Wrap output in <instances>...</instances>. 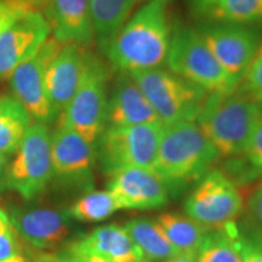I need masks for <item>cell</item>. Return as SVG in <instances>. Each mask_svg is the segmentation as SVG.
Masks as SVG:
<instances>
[{
    "instance_id": "obj_1",
    "label": "cell",
    "mask_w": 262,
    "mask_h": 262,
    "mask_svg": "<svg viewBox=\"0 0 262 262\" xmlns=\"http://www.w3.org/2000/svg\"><path fill=\"white\" fill-rule=\"evenodd\" d=\"M171 33L168 0H149L130 16L104 55L118 72L162 68L168 61Z\"/></svg>"
},
{
    "instance_id": "obj_2",
    "label": "cell",
    "mask_w": 262,
    "mask_h": 262,
    "mask_svg": "<svg viewBox=\"0 0 262 262\" xmlns=\"http://www.w3.org/2000/svg\"><path fill=\"white\" fill-rule=\"evenodd\" d=\"M220 158V153L194 122L164 125L152 170L166 188L180 192L199 181Z\"/></svg>"
},
{
    "instance_id": "obj_3",
    "label": "cell",
    "mask_w": 262,
    "mask_h": 262,
    "mask_svg": "<svg viewBox=\"0 0 262 262\" xmlns=\"http://www.w3.org/2000/svg\"><path fill=\"white\" fill-rule=\"evenodd\" d=\"M262 118V102L237 89L229 94H209L198 125L220 156L244 155Z\"/></svg>"
},
{
    "instance_id": "obj_4",
    "label": "cell",
    "mask_w": 262,
    "mask_h": 262,
    "mask_svg": "<svg viewBox=\"0 0 262 262\" xmlns=\"http://www.w3.org/2000/svg\"><path fill=\"white\" fill-rule=\"evenodd\" d=\"M108 66L89 50L79 88L60 114V125L75 131L95 146L107 127Z\"/></svg>"
},
{
    "instance_id": "obj_5",
    "label": "cell",
    "mask_w": 262,
    "mask_h": 262,
    "mask_svg": "<svg viewBox=\"0 0 262 262\" xmlns=\"http://www.w3.org/2000/svg\"><path fill=\"white\" fill-rule=\"evenodd\" d=\"M166 64L172 73L209 94H229L238 89L194 27L178 26L172 29Z\"/></svg>"
},
{
    "instance_id": "obj_6",
    "label": "cell",
    "mask_w": 262,
    "mask_h": 262,
    "mask_svg": "<svg viewBox=\"0 0 262 262\" xmlns=\"http://www.w3.org/2000/svg\"><path fill=\"white\" fill-rule=\"evenodd\" d=\"M163 125L195 122L209 93L164 68L131 72Z\"/></svg>"
},
{
    "instance_id": "obj_7",
    "label": "cell",
    "mask_w": 262,
    "mask_h": 262,
    "mask_svg": "<svg viewBox=\"0 0 262 262\" xmlns=\"http://www.w3.org/2000/svg\"><path fill=\"white\" fill-rule=\"evenodd\" d=\"M163 127L162 123L107 126L95 143L101 168L108 175L129 168L152 170Z\"/></svg>"
},
{
    "instance_id": "obj_8",
    "label": "cell",
    "mask_w": 262,
    "mask_h": 262,
    "mask_svg": "<svg viewBox=\"0 0 262 262\" xmlns=\"http://www.w3.org/2000/svg\"><path fill=\"white\" fill-rule=\"evenodd\" d=\"M14 155L6 166L3 187L17 192L25 199L41 194L54 176L51 134L47 124L33 123Z\"/></svg>"
},
{
    "instance_id": "obj_9",
    "label": "cell",
    "mask_w": 262,
    "mask_h": 262,
    "mask_svg": "<svg viewBox=\"0 0 262 262\" xmlns=\"http://www.w3.org/2000/svg\"><path fill=\"white\" fill-rule=\"evenodd\" d=\"M242 209L243 199L234 182L217 169L199 180L185 204L187 216L210 229L234 222Z\"/></svg>"
},
{
    "instance_id": "obj_10",
    "label": "cell",
    "mask_w": 262,
    "mask_h": 262,
    "mask_svg": "<svg viewBox=\"0 0 262 262\" xmlns=\"http://www.w3.org/2000/svg\"><path fill=\"white\" fill-rule=\"evenodd\" d=\"M195 28L239 86L262 41L260 33L250 26L216 22H203Z\"/></svg>"
},
{
    "instance_id": "obj_11",
    "label": "cell",
    "mask_w": 262,
    "mask_h": 262,
    "mask_svg": "<svg viewBox=\"0 0 262 262\" xmlns=\"http://www.w3.org/2000/svg\"><path fill=\"white\" fill-rule=\"evenodd\" d=\"M62 47L57 39L48 38L37 54L19 64L9 78L12 96L38 123L49 124L57 118L45 91V72Z\"/></svg>"
},
{
    "instance_id": "obj_12",
    "label": "cell",
    "mask_w": 262,
    "mask_h": 262,
    "mask_svg": "<svg viewBox=\"0 0 262 262\" xmlns=\"http://www.w3.org/2000/svg\"><path fill=\"white\" fill-rule=\"evenodd\" d=\"M50 33L42 12H28L11 22L0 34V81L9 79L19 64L34 56Z\"/></svg>"
},
{
    "instance_id": "obj_13",
    "label": "cell",
    "mask_w": 262,
    "mask_h": 262,
    "mask_svg": "<svg viewBox=\"0 0 262 262\" xmlns=\"http://www.w3.org/2000/svg\"><path fill=\"white\" fill-rule=\"evenodd\" d=\"M52 173L68 185L90 188L96 150L93 143L66 126L51 134Z\"/></svg>"
},
{
    "instance_id": "obj_14",
    "label": "cell",
    "mask_w": 262,
    "mask_h": 262,
    "mask_svg": "<svg viewBox=\"0 0 262 262\" xmlns=\"http://www.w3.org/2000/svg\"><path fill=\"white\" fill-rule=\"evenodd\" d=\"M108 191L119 209L150 210L169 201V189L156 172L145 168H129L111 173Z\"/></svg>"
},
{
    "instance_id": "obj_15",
    "label": "cell",
    "mask_w": 262,
    "mask_h": 262,
    "mask_svg": "<svg viewBox=\"0 0 262 262\" xmlns=\"http://www.w3.org/2000/svg\"><path fill=\"white\" fill-rule=\"evenodd\" d=\"M88 48L63 44L45 72V91L56 117L63 112L79 88L83 77Z\"/></svg>"
},
{
    "instance_id": "obj_16",
    "label": "cell",
    "mask_w": 262,
    "mask_h": 262,
    "mask_svg": "<svg viewBox=\"0 0 262 262\" xmlns=\"http://www.w3.org/2000/svg\"><path fill=\"white\" fill-rule=\"evenodd\" d=\"M70 215L54 209H11L10 221L16 234L31 248L47 251L70 234Z\"/></svg>"
},
{
    "instance_id": "obj_17",
    "label": "cell",
    "mask_w": 262,
    "mask_h": 262,
    "mask_svg": "<svg viewBox=\"0 0 262 262\" xmlns=\"http://www.w3.org/2000/svg\"><path fill=\"white\" fill-rule=\"evenodd\" d=\"M64 255L108 262H145L125 228L118 225L100 226L89 234L75 239L66 249Z\"/></svg>"
},
{
    "instance_id": "obj_18",
    "label": "cell",
    "mask_w": 262,
    "mask_h": 262,
    "mask_svg": "<svg viewBox=\"0 0 262 262\" xmlns=\"http://www.w3.org/2000/svg\"><path fill=\"white\" fill-rule=\"evenodd\" d=\"M162 123L143 91L127 72H118L108 96L107 126Z\"/></svg>"
},
{
    "instance_id": "obj_19",
    "label": "cell",
    "mask_w": 262,
    "mask_h": 262,
    "mask_svg": "<svg viewBox=\"0 0 262 262\" xmlns=\"http://www.w3.org/2000/svg\"><path fill=\"white\" fill-rule=\"evenodd\" d=\"M54 38L89 48L95 39L88 0H49L45 11Z\"/></svg>"
},
{
    "instance_id": "obj_20",
    "label": "cell",
    "mask_w": 262,
    "mask_h": 262,
    "mask_svg": "<svg viewBox=\"0 0 262 262\" xmlns=\"http://www.w3.org/2000/svg\"><path fill=\"white\" fill-rule=\"evenodd\" d=\"M189 10L202 24H262V0H189Z\"/></svg>"
},
{
    "instance_id": "obj_21",
    "label": "cell",
    "mask_w": 262,
    "mask_h": 262,
    "mask_svg": "<svg viewBox=\"0 0 262 262\" xmlns=\"http://www.w3.org/2000/svg\"><path fill=\"white\" fill-rule=\"evenodd\" d=\"M95 39L100 50H107L135 8L136 0H88Z\"/></svg>"
},
{
    "instance_id": "obj_22",
    "label": "cell",
    "mask_w": 262,
    "mask_h": 262,
    "mask_svg": "<svg viewBox=\"0 0 262 262\" xmlns=\"http://www.w3.org/2000/svg\"><path fill=\"white\" fill-rule=\"evenodd\" d=\"M157 225L179 254L196 255L210 228L176 212H165L157 219Z\"/></svg>"
},
{
    "instance_id": "obj_23",
    "label": "cell",
    "mask_w": 262,
    "mask_h": 262,
    "mask_svg": "<svg viewBox=\"0 0 262 262\" xmlns=\"http://www.w3.org/2000/svg\"><path fill=\"white\" fill-rule=\"evenodd\" d=\"M32 124V116L17 98L0 94V153L14 155Z\"/></svg>"
},
{
    "instance_id": "obj_24",
    "label": "cell",
    "mask_w": 262,
    "mask_h": 262,
    "mask_svg": "<svg viewBox=\"0 0 262 262\" xmlns=\"http://www.w3.org/2000/svg\"><path fill=\"white\" fill-rule=\"evenodd\" d=\"M129 237L139 248L145 262H157L179 255L157 225L147 219H134L124 226Z\"/></svg>"
},
{
    "instance_id": "obj_25",
    "label": "cell",
    "mask_w": 262,
    "mask_h": 262,
    "mask_svg": "<svg viewBox=\"0 0 262 262\" xmlns=\"http://www.w3.org/2000/svg\"><path fill=\"white\" fill-rule=\"evenodd\" d=\"M196 262H241L238 226L231 222L210 229L196 254Z\"/></svg>"
},
{
    "instance_id": "obj_26",
    "label": "cell",
    "mask_w": 262,
    "mask_h": 262,
    "mask_svg": "<svg viewBox=\"0 0 262 262\" xmlns=\"http://www.w3.org/2000/svg\"><path fill=\"white\" fill-rule=\"evenodd\" d=\"M116 199L110 191H91L81 196L71 206L67 214L83 222H100L116 212Z\"/></svg>"
},
{
    "instance_id": "obj_27",
    "label": "cell",
    "mask_w": 262,
    "mask_h": 262,
    "mask_svg": "<svg viewBox=\"0 0 262 262\" xmlns=\"http://www.w3.org/2000/svg\"><path fill=\"white\" fill-rule=\"evenodd\" d=\"M49 0H0V34L19 16L28 12L45 15Z\"/></svg>"
},
{
    "instance_id": "obj_28",
    "label": "cell",
    "mask_w": 262,
    "mask_h": 262,
    "mask_svg": "<svg viewBox=\"0 0 262 262\" xmlns=\"http://www.w3.org/2000/svg\"><path fill=\"white\" fill-rule=\"evenodd\" d=\"M241 262H262V229L253 225L238 226Z\"/></svg>"
},
{
    "instance_id": "obj_29",
    "label": "cell",
    "mask_w": 262,
    "mask_h": 262,
    "mask_svg": "<svg viewBox=\"0 0 262 262\" xmlns=\"http://www.w3.org/2000/svg\"><path fill=\"white\" fill-rule=\"evenodd\" d=\"M238 89L255 101L262 102V41Z\"/></svg>"
},
{
    "instance_id": "obj_30",
    "label": "cell",
    "mask_w": 262,
    "mask_h": 262,
    "mask_svg": "<svg viewBox=\"0 0 262 262\" xmlns=\"http://www.w3.org/2000/svg\"><path fill=\"white\" fill-rule=\"evenodd\" d=\"M22 247L17 242L9 215L0 209V262H8L21 254Z\"/></svg>"
},
{
    "instance_id": "obj_31",
    "label": "cell",
    "mask_w": 262,
    "mask_h": 262,
    "mask_svg": "<svg viewBox=\"0 0 262 262\" xmlns=\"http://www.w3.org/2000/svg\"><path fill=\"white\" fill-rule=\"evenodd\" d=\"M245 156L249 164L256 170L258 173L262 172V118L258 122L256 129L253 133L249 145L245 149Z\"/></svg>"
},
{
    "instance_id": "obj_32",
    "label": "cell",
    "mask_w": 262,
    "mask_h": 262,
    "mask_svg": "<svg viewBox=\"0 0 262 262\" xmlns=\"http://www.w3.org/2000/svg\"><path fill=\"white\" fill-rule=\"evenodd\" d=\"M249 206H250L251 214L254 215L258 227L262 229V185L255 189L250 202H249Z\"/></svg>"
},
{
    "instance_id": "obj_33",
    "label": "cell",
    "mask_w": 262,
    "mask_h": 262,
    "mask_svg": "<svg viewBox=\"0 0 262 262\" xmlns=\"http://www.w3.org/2000/svg\"><path fill=\"white\" fill-rule=\"evenodd\" d=\"M22 253L25 256V262H54L55 257V255L31 247H22Z\"/></svg>"
},
{
    "instance_id": "obj_34",
    "label": "cell",
    "mask_w": 262,
    "mask_h": 262,
    "mask_svg": "<svg viewBox=\"0 0 262 262\" xmlns=\"http://www.w3.org/2000/svg\"><path fill=\"white\" fill-rule=\"evenodd\" d=\"M54 262H108L98 258L91 257H79V256H68V255H55Z\"/></svg>"
},
{
    "instance_id": "obj_35",
    "label": "cell",
    "mask_w": 262,
    "mask_h": 262,
    "mask_svg": "<svg viewBox=\"0 0 262 262\" xmlns=\"http://www.w3.org/2000/svg\"><path fill=\"white\" fill-rule=\"evenodd\" d=\"M162 262H196V255L179 254L170 258H166V260H163Z\"/></svg>"
},
{
    "instance_id": "obj_36",
    "label": "cell",
    "mask_w": 262,
    "mask_h": 262,
    "mask_svg": "<svg viewBox=\"0 0 262 262\" xmlns=\"http://www.w3.org/2000/svg\"><path fill=\"white\" fill-rule=\"evenodd\" d=\"M9 164V157L0 153V186H3V179H4V173L6 166Z\"/></svg>"
},
{
    "instance_id": "obj_37",
    "label": "cell",
    "mask_w": 262,
    "mask_h": 262,
    "mask_svg": "<svg viewBox=\"0 0 262 262\" xmlns=\"http://www.w3.org/2000/svg\"><path fill=\"white\" fill-rule=\"evenodd\" d=\"M136 2H143V0H136ZM146 2H149V0H146Z\"/></svg>"
}]
</instances>
